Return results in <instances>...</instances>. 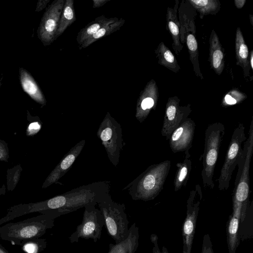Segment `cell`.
<instances>
[{
    "label": "cell",
    "instance_id": "42",
    "mask_svg": "<svg viewBox=\"0 0 253 253\" xmlns=\"http://www.w3.org/2000/svg\"></svg>",
    "mask_w": 253,
    "mask_h": 253
},
{
    "label": "cell",
    "instance_id": "11",
    "mask_svg": "<svg viewBox=\"0 0 253 253\" xmlns=\"http://www.w3.org/2000/svg\"><path fill=\"white\" fill-rule=\"evenodd\" d=\"M65 0H55L43 14L37 30L38 37L44 46L55 41V35Z\"/></svg>",
    "mask_w": 253,
    "mask_h": 253
},
{
    "label": "cell",
    "instance_id": "13",
    "mask_svg": "<svg viewBox=\"0 0 253 253\" xmlns=\"http://www.w3.org/2000/svg\"><path fill=\"white\" fill-rule=\"evenodd\" d=\"M195 127L194 121L191 118H187L173 130L168 140L173 153L184 152V156H191L189 150L192 145Z\"/></svg>",
    "mask_w": 253,
    "mask_h": 253
},
{
    "label": "cell",
    "instance_id": "12",
    "mask_svg": "<svg viewBox=\"0 0 253 253\" xmlns=\"http://www.w3.org/2000/svg\"><path fill=\"white\" fill-rule=\"evenodd\" d=\"M180 101L174 96L169 97L166 104L161 134L167 140L173 130L188 118L192 111L190 104L180 106Z\"/></svg>",
    "mask_w": 253,
    "mask_h": 253
},
{
    "label": "cell",
    "instance_id": "4",
    "mask_svg": "<svg viewBox=\"0 0 253 253\" xmlns=\"http://www.w3.org/2000/svg\"><path fill=\"white\" fill-rule=\"evenodd\" d=\"M225 132L224 126L219 122L209 125L205 130L204 152L199 158L202 160L201 177L205 189H212L214 187V169Z\"/></svg>",
    "mask_w": 253,
    "mask_h": 253
},
{
    "label": "cell",
    "instance_id": "19",
    "mask_svg": "<svg viewBox=\"0 0 253 253\" xmlns=\"http://www.w3.org/2000/svg\"><path fill=\"white\" fill-rule=\"evenodd\" d=\"M19 73L23 91L37 103L42 106L45 105L46 100L44 94L32 75L23 67L19 68Z\"/></svg>",
    "mask_w": 253,
    "mask_h": 253
},
{
    "label": "cell",
    "instance_id": "5",
    "mask_svg": "<svg viewBox=\"0 0 253 253\" xmlns=\"http://www.w3.org/2000/svg\"><path fill=\"white\" fill-rule=\"evenodd\" d=\"M243 155L238 164L232 199L242 204L241 215L246 214L249 204L250 167L253 153V117L251 120L249 137L244 144Z\"/></svg>",
    "mask_w": 253,
    "mask_h": 253
},
{
    "label": "cell",
    "instance_id": "3",
    "mask_svg": "<svg viewBox=\"0 0 253 253\" xmlns=\"http://www.w3.org/2000/svg\"><path fill=\"white\" fill-rule=\"evenodd\" d=\"M170 166V161L165 160L147 168L126 187L132 199L148 201L157 197L163 189Z\"/></svg>",
    "mask_w": 253,
    "mask_h": 253
},
{
    "label": "cell",
    "instance_id": "9",
    "mask_svg": "<svg viewBox=\"0 0 253 253\" xmlns=\"http://www.w3.org/2000/svg\"><path fill=\"white\" fill-rule=\"evenodd\" d=\"M105 225L104 216L95 205L84 207L83 220L76 231L69 237L71 243L78 242L80 238L91 239L97 242L101 238V232Z\"/></svg>",
    "mask_w": 253,
    "mask_h": 253
},
{
    "label": "cell",
    "instance_id": "16",
    "mask_svg": "<svg viewBox=\"0 0 253 253\" xmlns=\"http://www.w3.org/2000/svg\"><path fill=\"white\" fill-rule=\"evenodd\" d=\"M232 213L227 223L226 235L229 253H235L240 243L239 227L241 220L242 204L232 199Z\"/></svg>",
    "mask_w": 253,
    "mask_h": 253
},
{
    "label": "cell",
    "instance_id": "22",
    "mask_svg": "<svg viewBox=\"0 0 253 253\" xmlns=\"http://www.w3.org/2000/svg\"><path fill=\"white\" fill-rule=\"evenodd\" d=\"M235 54L236 65L243 69L245 78L250 77L251 67L249 60V49L239 27L237 28L235 34Z\"/></svg>",
    "mask_w": 253,
    "mask_h": 253
},
{
    "label": "cell",
    "instance_id": "39",
    "mask_svg": "<svg viewBox=\"0 0 253 253\" xmlns=\"http://www.w3.org/2000/svg\"><path fill=\"white\" fill-rule=\"evenodd\" d=\"M249 64L251 68L253 70V50H252L250 52V54L249 55Z\"/></svg>",
    "mask_w": 253,
    "mask_h": 253
},
{
    "label": "cell",
    "instance_id": "24",
    "mask_svg": "<svg viewBox=\"0 0 253 253\" xmlns=\"http://www.w3.org/2000/svg\"><path fill=\"white\" fill-rule=\"evenodd\" d=\"M158 64L174 73H177L180 67L171 50L161 42L155 50Z\"/></svg>",
    "mask_w": 253,
    "mask_h": 253
},
{
    "label": "cell",
    "instance_id": "2",
    "mask_svg": "<svg viewBox=\"0 0 253 253\" xmlns=\"http://www.w3.org/2000/svg\"><path fill=\"white\" fill-rule=\"evenodd\" d=\"M36 217L0 226V238L11 244L22 246L27 242L39 238L54 226L57 217L43 212Z\"/></svg>",
    "mask_w": 253,
    "mask_h": 253
},
{
    "label": "cell",
    "instance_id": "20",
    "mask_svg": "<svg viewBox=\"0 0 253 253\" xmlns=\"http://www.w3.org/2000/svg\"><path fill=\"white\" fill-rule=\"evenodd\" d=\"M195 34L196 32H192L190 29H185L180 34V41L181 43H186L195 75L203 79L199 66L198 44Z\"/></svg>",
    "mask_w": 253,
    "mask_h": 253
},
{
    "label": "cell",
    "instance_id": "40",
    "mask_svg": "<svg viewBox=\"0 0 253 253\" xmlns=\"http://www.w3.org/2000/svg\"><path fill=\"white\" fill-rule=\"evenodd\" d=\"M0 253H9L7 251H6L4 248H3L0 245Z\"/></svg>",
    "mask_w": 253,
    "mask_h": 253
},
{
    "label": "cell",
    "instance_id": "25",
    "mask_svg": "<svg viewBox=\"0 0 253 253\" xmlns=\"http://www.w3.org/2000/svg\"><path fill=\"white\" fill-rule=\"evenodd\" d=\"M76 20L73 0H66L60 17L55 40Z\"/></svg>",
    "mask_w": 253,
    "mask_h": 253
},
{
    "label": "cell",
    "instance_id": "14",
    "mask_svg": "<svg viewBox=\"0 0 253 253\" xmlns=\"http://www.w3.org/2000/svg\"><path fill=\"white\" fill-rule=\"evenodd\" d=\"M159 98V90L155 81L151 80L146 84L138 99L135 117L143 122L151 111L155 110Z\"/></svg>",
    "mask_w": 253,
    "mask_h": 253
},
{
    "label": "cell",
    "instance_id": "35",
    "mask_svg": "<svg viewBox=\"0 0 253 253\" xmlns=\"http://www.w3.org/2000/svg\"><path fill=\"white\" fill-rule=\"evenodd\" d=\"M41 128V125L39 122H32L27 126L26 134L28 136H33L36 134Z\"/></svg>",
    "mask_w": 253,
    "mask_h": 253
},
{
    "label": "cell",
    "instance_id": "37",
    "mask_svg": "<svg viewBox=\"0 0 253 253\" xmlns=\"http://www.w3.org/2000/svg\"><path fill=\"white\" fill-rule=\"evenodd\" d=\"M109 0H93V8H99L104 4H105L106 2H107Z\"/></svg>",
    "mask_w": 253,
    "mask_h": 253
},
{
    "label": "cell",
    "instance_id": "36",
    "mask_svg": "<svg viewBox=\"0 0 253 253\" xmlns=\"http://www.w3.org/2000/svg\"><path fill=\"white\" fill-rule=\"evenodd\" d=\"M49 2L50 0H39L37 3L35 11L40 12L46 7Z\"/></svg>",
    "mask_w": 253,
    "mask_h": 253
},
{
    "label": "cell",
    "instance_id": "27",
    "mask_svg": "<svg viewBox=\"0 0 253 253\" xmlns=\"http://www.w3.org/2000/svg\"><path fill=\"white\" fill-rule=\"evenodd\" d=\"M190 4L199 13V17L202 19L208 15H215L220 8L221 4L218 0H187Z\"/></svg>",
    "mask_w": 253,
    "mask_h": 253
},
{
    "label": "cell",
    "instance_id": "6",
    "mask_svg": "<svg viewBox=\"0 0 253 253\" xmlns=\"http://www.w3.org/2000/svg\"><path fill=\"white\" fill-rule=\"evenodd\" d=\"M98 205L104 216L108 234L116 244L126 239L129 234V221L125 205L115 202L111 196Z\"/></svg>",
    "mask_w": 253,
    "mask_h": 253
},
{
    "label": "cell",
    "instance_id": "41",
    "mask_svg": "<svg viewBox=\"0 0 253 253\" xmlns=\"http://www.w3.org/2000/svg\"><path fill=\"white\" fill-rule=\"evenodd\" d=\"M249 19L250 23L252 26H253V15L252 14L249 15Z\"/></svg>",
    "mask_w": 253,
    "mask_h": 253
},
{
    "label": "cell",
    "instance_id": "18",
    "mask_svg": "<svg viewBox=\"0 0 253 253\" xmlns=\"http://www.w3.org/2000/svg\"><path fill=\"white\" fill-rule=\"evenodd\" d=\"M209 43V62L211 67L217 75H220L225 66L224 50L214 30L211 32Z\"/></svg>",
    "mask_w": 253,
    "mask_h": 253
},
{
    "label": "cell",
    "instance_id": "8",
    "mask_svg": "<svg viewBox=\"0 0 253 253\" xmlns=\"http://www.w3.org/2000/svg\"><path fill=\"white\" fill-rule=\"evenodd\" d=\"M97 134L107 152L109 160L113 165L117 166L123 145L120 124L107 113L100 125Z\"/></svg>",
    "mask_w": 253,
    "mask_h": 253
},
{
    "label": "cell",
    "instance_id": "23",
    "mask_svg": "<svg viewBox=\"0 0 253 253\" xmlns=\"http://www.w3.org/2000/svg\"><path fill=\"white\" fill-rule=\"evenodd\" d=\"M119 19L116 17L108 18L104 15L96 18L82 29L77 36L79 46L104 26L113 23Z\"/></svg>",
    "mask_w": 253,
    "mask_h": 253
},
{
    "label": "cell",
    "instance_id": "28",
    "mask_svg": "<svg viewBox=\"0 0 253 253\" xmlns=\"http://www.w3.org/2000/svg\"><path fill=\"white\" fill-rule=\"evenodd\" d=\"M125 22V20L124 19L121 18L113 23L103 26L92 36L85 40L83 44L79 46V49H81L86 48L101 38L109 36L114 32L117 31L122 27L124 24Z\"/></svg>",
    "mask_w": 253,
    "mask_h": 253
},
{
    "label": "cell",
    "instance_id": "32",
    "mask_svg": "<svg viewBox=\"0 0 253 253\" xmlns=\"http://www.w3.org/2000/svg\"><path fill=\"white\" fill-rule=\"evenodd\" d=\"M201 253H213L212 244L209 234H206L203 237Z\"/></svg>",
    "mask_w": 253,
    "mask_h": 253
},
{
    "label": "cell",
    "instance_id": "15",
    "mask_svg": "<svg viewBox=\"0 0 253 253\" xmlns=\"http://www.w3.org/2000/svg\"><path fill=\"white\" fill-rule=\"evenodd\" d=\"M85 143V140H81L70 150L45 179L42 186V188L56 183L64 176L81 153Z\"/></svg>",
    "mask_w": 253,
    "mask_h": 253
},
{
    "label": "cell",
    "instance_id": "17",
    "mask_svg": "<svg viewBox=\"0 0 253 253\" xmlns=\"http://www.w3.org/2000/svg\"><path fill=\"white\" fill-rule=\"evenodd\" d=\"M179 4V0H176L173 7H168L166 14V28L171 36L172 48L177 55L183 47L180 41V26L177 15Z\"/></svg>",
    "mask_w": 253,
    "mask_h": 253
},
{
    "label": "cell",
    "instance_id": "21",
    "mask_svg": "<svg viewBox=\"0 0 253 253\" xmlns=\"http://www.w3.org/2000/svg\"><path fill=\"white\" fill-rule=\"evenodd\" d=\"M138 229L136 223H133L129 228L127 238L118 244L110 243L107 253H135L139 244Z\"/></svg>",
    "mask_w": 253,
    "mask_h": 253
},
{
    "label": "cell",
    "instance_id": "26",
    "mask_svg": "<svg viewBox=\"0 0 253 253\" xmlns=\"http://www.w3.org/2000/svg\"><path fill=\"white\" fill-rule=\"evenodd\" d=\"M176 166L173 186L174 190L177 192L187 185L192 169V161L190 158H184L183 161L177 163Z\"/></svg>",
    "mask_w": 253,
    "mask_h": 253
},
{
    "label": "cell",
    "instance_id": "38",
    "mask_svg": "<svg viewBox=\"0 0 253 253\" xmlns=\"http://www.w3.org/2000/svg\"><path fill=\"white\" fill-rule=\"evenodd\" d=\"M246 2V0H235L234 1V4L238 9H241L245 5Z\"/></svg>",
    "mask_w": 253,
    "mask_h": 253
},
{
    "label": "cell",
    "instance_id": "33",
    "mask_svg": "<svg viewBox=\"0 0 253 253\" xmlns=\"http://www.w3.org/2000/svg\"><path fill=\"white\" fill-rule=\"evenodd\" d=\"M9 158L8 144L5 141L0 139V161L7 162Z\"/></svg>",
    "mask_w": 253,
    "mask_h": 253
},
{
    "label": "cell",
    "instance_id": "10",
    "mask_svg": "<svg viewBox=\"0 0 253 253\" xmlns=\"http://www.w3.org/2000/svg\"><path fill=\"white\" fill-rule=\"evenodd\" d=\"M202 198V188L199 184H197L194 189L190 191L187 201L186 215L182 228V253H191L200 205Z\"/></svg>",
    "mask_w": 253,
    "mask_h": 253
},
{
    "label": "cell",
    "instance_id": "29",
    "mask_svg": "<svg viewBox=\"0 0 253 253\" xmlns=\"http://www.w3.org/2000/svg\"><path fill=\"white\" fill-rule=\"evenodd\" d=\"M247 97L246 94L239 89L233 88L225 94L221 102V106L226 107L241 103Z\"/></svg>",
    "mask_w": 253,
    "mask_h": 253
},
{
    "label": "cell",
    "instance_id": "30",
    "mask_svg": "<svg viewBox=\"0 0 253 253\" xmlns=\"http://www.w3.org/2000/svg\"><path fill=\"white\" fill-rule=\"evenodd\" d=\"M22 246L23 250L27 253H40L46 248V241L37 238L27 242Z\"/></svg>",
    "mask_w": 253,
    "mask_h": 253
},
{
    "label": "cell",
    "instance_id": "7",
    "mask_svg": "<svg viewBox=\"0 0 253 253\" xmlns=\"http://www.w3.org/2000/svg\"><path fill=\"white\" fill-rule=\"evenodd\" d=\"M245 130L243 124L240 123L232 133L220 175L216 180L220 191L229 188L232 173L243 155L244 144L247 139Z\"/></svg>",
    "mask_w": 253,
    "mask_h": 253
},
{
    "label": "cell",
    "instance_id": "1",
    "mask_svg": "<svg viewBox=\"0 0 253 253\" xmlns=\"http://www.w3.org/2000/svg\"><path fill=\"white\" fill-rule=\"evenodd\" d=\"M110 182L102 181L84 185L48 200L11 208L12 219L33 212H48L57 217L88 205H96L111 196Z\"/></svg>",
    "mask_w": 253,
    "mask_h": 253
},
{
    "label": "cell",
    "instance_id": "34",
    "mask_svg": "<svg viewBox=\"0 0 253 253\" xmlns=\"http://www.w3.org/2000/svg\"><path fill=\"white\" fill-rule=\"evenodd\" d=\"M150 241L153 244L152 253H169L167 248L165 246L162 248V252L160 251L158 246V237L156 234H152L150 235Z\"/></svg>",
    "mask_w": 253,
    "mask_h": 253
},
{
    "label": "cell",
    "instance_id": "31",
    "mask_svg": "<svg viewBox=\"0 0 253 253\" xmlns=\"http://www.w3.org/2000/svg\"><path fill=\"white\" fill-rule=\"evenodd\" d=\"M22 168L20 165H17L9 169L7 172V185L9 191H13L17 185L20 176Z\"/></svg>",
    "mask_w": 253,
    "mask_h": 253
}]
</instances>
